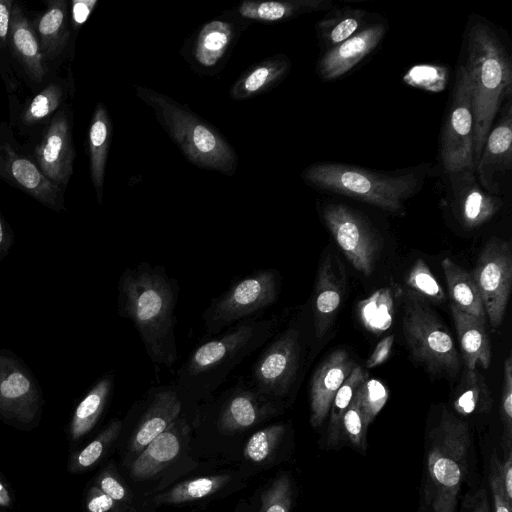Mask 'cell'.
<instances>
[{
	"mask_svg": "<svg viewBox=\"0 0 512 512\" xmlns=\"http://www.w3.org/2000/svg\"><path fill=\"white\" fill-rule=\"evenodd\" d=\"M120 293L123 314L134 323L153 363L171 366L177 358L176 297L164 270L149 265L128 269Z\"/></svg>",
	"mask_w": 512,
	"mask_h": 512,
	"instance_id": "obj_2",
	"label": "cell"
},
{
	"mask_svg": "<svg viewBox=\"0 0 512 512\" xmlns=\"http://www.w3.org/2000/svg\"><path fill=\"white\" fill-rule=\"evenodd\" d=\"M8 46L27 77L42 83L47 72L39 40L23 9L13 3L8 34Z\"/></svg>",
	"mask_w": 512,
	"mask_h": 512,
	"instance_id": "obj_21",
	"label": "cell"
},
{
	"mask_svg": "<svg viewBox=\"0 0 512 512\" xmlns=\"http://www.w3.org/2000/svg\"><path fill=\"white\" fill-rule=\"evenodd\" d=\"M13 1L0 0V48L7 49ZM9 48V47H8Z\"/></svg>",
	"mask_w": 512,
	"mask_h": 512,
	"instance_id": "obj_50",
	"label": "cell"
},
{
	"mask_svg": "<svg viewBox=\"0 0 512 512\" xmlns=\"http://www.w3.org/2000/svg\"><path fill=\"white\" fill-rule=\"evenodd\" d=\"M369 378V374L356 365L336 392L329 410L327 444L334 446L341 440V421L357 388Z\"/></svg>",
	"mask_w": 512,
	"mask_h": 512,
	"instance_id": "obj_35",
	"label": "cell"
},
{
	"mask_svg": "<svg viewBox=\"0 0 512 512\" xmlns=\"http://www.w3.org/2000/svg\"><path fill=\"white\" fill-rule=\"evenodd\" d=\"M292 485L288 475L276 478L261 495L260 512H290Z\"/></svg>",
	"mask_w": 512,
	"mask_h": 512,
	"instance_id": "obj_40",
	"label": "cell"
},
{
	"mask_svg": "<svg viewBox=\"0 0 512 512\" xmlns=\"http://www.w3.org/2000/svg\"><path fill=\"white\" fill-rule=\"evenodd\" d=\"M180 411L181 401L176 392L165 390L156 394L131 437V453L137 456L177 420Z\"/></svg>",
	"mask_w": 512,
	"mask_h": 512,
	"instance_id": "obj_25",
	"label": "cell"
},
{
	"mask_svg": "<svg viewBox=\"0 0 512 512\" xmlns=\"http://www.w3.org/2000/svg\"><path fill=\"white\" fill-rule=\"evenodd\" d=\"M470 440L468 424L444 409L428 437L424 496L432 512H455Z\"/></svg>",
	"mask_w": 512,
	"mask_h": 512,
	"instance_id": "obj_5",
	"label": "cell"
},
{
	"mask_svg": "<svg viewBox=\"0 0 512 512\" xmlns=\"http://www.w3.org/2000/svg\"><path fill=\"white\" fill-rule=\"evenodd\" d=\"M120 422H115L99 438L91 442L78 456V463L82 467H88L94 464L102 455L106 444L114 439L120 431Z\"/></svg>",
	"mask_w": 512,
	"mask_h": 512,
	"instance_id": "obj_44",
	"label": "cell"
},
{
	"mask_svg": "<svg viewBox=\"0 0 512 512\" xmlns=\"http://www.w3.org/2000/svg\"><path fill=\"white\" fill-rule=\"evenodd\" d=\"M314 292L315 334L321 339L330 328L345 292L342 264L330 252L325 253L319 264Z\"/></svg>",
	"mask_w": 512,
	"mask_h": 512,
	"instance_id": "obj_20",
	"label": "cell"
},
{
	"mask_svg": "<svg viewBox=\"0 0 512 512\" xmlns=\"http://www.w3.org/2000/svg\"><path fill=\"white\" fill-rule=\"evenodd\" d=\"M367 429L368 425L365 423L360 409L352 399L341 421V439L345 438L351 446L364 452L367 447Z\"/></svg>",
	"mask_w": 512,
	"mask_h": 512,
	"instance_id": "obj_41",
	"label": "cell"
},
{
	"mask_svg": "<svg viewBox=\"0 0 512 512\" xmlns=\"http://www.w3.org/2000/svg\"><path fill=\"white\" fill-rule=\"evenodd\" d=\"M478 288L488 322L497 329L505 316L512 284L510 243L490 239L478 256L471 273Z\"/></svg>",
	"mask_w": 512,
	"mask_h": 512,
	"instance_id": "obj_10",
	"label": "cell"
},
{
	"mask_svg": "<svg viewBox=\"0 0 512 512\" xmlns=\"http://www.w3.org/2000/svg\"><path fill=\"white\" fill-rule=\"evenodd\" d=\"M109 384L101 382L85 399L79 404L75 414L73 435L78 437L87 432L96 421L108 394Z\"/></svg>",
	"mask_w": 512,
	"mask_h": 512,
	"instance_id": "obj_38",
	"label": "cell"
},
{
	"mask_svg": "<svg viewBox=\"0 0 512 512\" xmlns=\"http://www.w3.org/2000/svg\"><path fill=\"white\" fill-rule=\"evenodd\" d=\"M229 480L230 476L228 475H213L188 480L155 496L152 503L154 505H168L198 500L214 494L225 486Z\"/></svg>",
	"mask_w": 512,
	"mask_h": 512,
	"instance_id": "obj_34",
	"label": "cell"
},
{
	"mask_svg": "<svg viewBox=\"0 0 512 512\" xmlns=\"http://www.w3.org/2000/svg\"><path fill=\"white\" fill-rule=\"evenodd\" d=\"M285 433L283 424H274L254 433L244 448V457L254 463L267 460Z\"/></svg>",
	"mask_w": 512,
	"mask_h": 512,
	"instance_id": "obj_37",
	"label": "cell"
},
{
	"mask_svg": "<svg viewBox=\"0 0 512 512\" xmlns=\"http://www.w3.org/2000/svg\"><path fill=\"white\" fill-rule=\"evenodd\" d=\"M512 167V105L505 102L497 124L490 129L483 145L475 173L481 187L498 195L499 177Z\"/></svg>",
	"mask_w": 512,
	"mask_h": 512,
	"instance_id": "obj_17",
	"label": "cell"
},
{
	"mask_svg": "<svg viewBox=\"0 0 512 512\" xmlns=\"http://www.w3.org/2000/svg\"><path fill=\"white\" fill-rule=\"evenodd\" d=\"M67 85L62 80L47 84L21 111L18 124L22 129H30L41 124H48L52 116L64 104Z\"/></svg>",
	"mask_w": 512,
	"mask_h": 512,
	"instance_id": "obj_33",
	"label": "cell"
},
{
	"mask_svg": "<svg viewBox=\"0 0 512 512\" xmlns=\"http://www.w3.org/2000/svg\"><path fill=\"white\" fill-rule=\"evenodd\" d=\"M386 31V23H372L347 40L325 50L317 63L319 77L323 81H334L345 75L379 45Z\"/></svg>",
	"mask_w": 512,
	"mask_h": 512,
	"instance_id": "obj_18",
	"label": "cell"
},
{
	"mask_svg": "<svg viewBox=\"0 0 512 512\" xmlns=\"http://www.w3.org/2000/svg\"><path fill=\"white\" fill-rule=\"evenodd\" d=\"M493 399L483 375L465 368L453 397V407L461 415L490 412Z\"/></svg>",
	"mask_w": 512,
	"mask_h": 512,
	"instance_id": "obj_32",
	"label": "cell"
},
{
	"mask_svg": "<svg viewBox=\"0 0 512 512\" xmlns=\"http://www.w3.org/2000/svg\"><path fill=\"white\" fill-rule=\"evenodd\" d=\"M323 220L351 265L370 276L380 253V239L374 227L358 211L341 203H329Z\"/></svg>",
	"mask_w": 512,
	"mask_h": 512,
	"instance_id": "obj_9",
	"label": "cell"
},
{
	"mask_svg": "<svg viewBox=\"0 0 512 512\" xmlns=\"http://www.w3.org/2000/svg\"><path fill=\"white\" fill-rule=\"evenodd\" d=\"M114 506L115 501L100 490L89 500L87 508L90 512H108Z\"/></svg>",
	"mask_w": 512,
	"mask_h": 512,
	"instance_id": "obj_52",
	"label": "cell"
},
{
	"mask_svg": "<svg viewBox=\"0 0 512 512\" xmlns=\"http://www.w3.org/2000/svg\"><path fill=\"white\" fill-rule=\"evenodd\" d=\"M261 395L248 390L235 392L220 414L219 430L226 434L239 432L273 414L275 407Z\"/></svg>",
	"mask_w": 512,
	"mask_h": 512,
	"instance_id": "obj_26",
	"label": "cell"
},
{
	"mask_svg": "<svg viewBox=\"0 0 512 512\" xmlns=\"http://www.w3.org/2000/svg\"><path fill=\"white\" fill-rule=\"evenodd\" d=\"M30 388L29 380L21 373L10 374L0 385V392L6 398H17Z\"/></svg>",
	"mask_w": 512,
	"mask_h": 512,
	"instance_id": "obj_46",
	"label": "cell"
},
{
	"mask_svg": "<svg viewBox=\"0 0 512 512\" xmlns=\"http://www.w3.org/2000/svg\"><path fill=\"white\" fill-rule=\"evenodd\" d=\"M465 368L488 369L491 364V344L486 319L458 310L451 305Z\"/></svg>",
	"mask_w": 512,
	"mask_h": 512,
	"instance_id": "obj_23",
	"label": "cell"
},
{
	"mask_svg": "<svg viewBox=\"0 0 512 512\" xmlns=\"http://www.w3.org/2000/svg\"><path fill=\"white\" fill-rule=\"evenodd\" d=\"M367 17L360 8L331 9L315 26L320 44L328 50L347 40L362 29Z\"/></svg>",
	"mask_w": 512,
	"mask_h": 512,
	"instance_id": "obj_31",
	"label": "cell"
},
{
	"mask_svg": "<svg viewBox=\"0 0 512 512\" xmlns=\"http://www.w3.org/2000/svg\"><path fill=\"white\" fill-rule=\"evenodd\" d=\"M74 158L72 114L63 106L46 125L32 159L51 183L64 190L73 174Z\"/></svg>",
	"mask_w": 512,
	"mask_h": 512,
	"instance_id": "obj_12",
	"label": "cell"
},
{
	"mask_svg": "<svg viewBox=\"0 0 512 512\" xmlns=\"http://www.w3.org/2000/svg\"><path fill=\"white\" fill-rule=\"evenodd\" d=\"M291 65L289 57L276 54L249 66L231 86L230 97L242 101L272 90L286 78Z\"/></svg>",
	"mask_w": 512,
	"mask_h": 512,
	"instance_id": "obj_22",
	"label": "cell"
},
{
	"mask_svg": "<svg viewBox=\"0 0 512 512\" xmlns=\"http://www.w3.org/2000/svg\"><path fill=\"white\" fill-rule=\"evenodd\" d=\"M299 332L289 328L279 334L257 359L253 377L262 395L282 397L290 389L300 361Z\"/></svg>",
	"mask_w": 512,
	"mask_h": 512,
	"instance_id": "obj_14",
	"label": "cell"
},
{
	"mask_svg": "<svg viewBox=\"0 0 512 512\" xmlns=\"http://www.w3.org/2000/svg\"><path fill=\"white\" fill-rule=\"evenodd\" d=\"M2 238H3V229H2V224H1V221H0V243L2 241Z\"/></svg>",
	"mask_w": 512,
	"mask_h": 512,
	"instance_id": "obj_55",
	"label": "cell"
},
{
	"mask_svg": "<svg viewBox=\"0 0 512 512\" xmlns=\"http://www.w3.org/2000/svg\"><path fill=\"white\" fill-rule=\"evenodd\" d=\"M0 178L47 205H56L63 190L51 183L14 137L11 127L0 123Z\"/></svg>",
	"mask_w": 512,
	"mask_h": 512,
	"instance_id": "obj_13",
	"label": "cell"
},
{
	"mask_svg": "<svg viewBox=\"0 0 512 512\" xmlns=\"http://www.w3.org/2000/svg\"><path fill=\"white\" fill-rule=\"evenodd\" d=\"M446 175L451 209L464 228L481 227L501 209L502 199L481 187L475 170H462Z\"/></svg>",
	"mask_w": 512,
	"mask_h": 512,
	"instance_id": "obj_16",
	"label": "cell"
},
{
	"mask_svg": "<svg viewBox=\"0 0 512 512\" xmlns=\"http://www.w3.org/2000/svg\"><path fill=\"white\" fill-rule=\"evenodd\" d=\"M473 110L475 167L502 102L511 98L512 63L507 48L491 24L470 19L466 29V62Z\"/></svg>",
	"mask_w": 512,
	"mask_h": 512,
	"instance_id": "obj_1",
	"label": "cell"
},
{
	"mask_svg": "<svg viewBox=\"0 0 512 512\" xmlns=\"http://www.w3.org/2000/svg\"><path fill=\"white\" fill-rule=\"evenodd\" d=\"M8 501L7 494L3 488V486L0 484V504H6Z\"/></svg>",
	"mask_w": 512,
	"mask_h": 512,
	"instance_id": "obj_54",
	"label": "cell"
},
{
	"mask_svg": "<svg viewBox=\"0 0 512 512\" xmlns=\"http://www.w3.org/2000/svg\"><path fill=\"white\" fill-rule=\"evenodd\" d=\"M501 417L504 425L502 444L508 451L511 449L512 439V357L510 354L504 361Z\"/></svg>",
	"mask_w": 512,
	"mask_h": 512,
	"instance_id": "obj_42",
	"label": "cell"
},
{
	"mask_svg": "<svg viewBox=\"0 0 512 512\" xmlns=\"http://www.w3.org/2000/svg\"><path fill=\"white\" fill-rule=\"evenodd\" d=\"M442 269L452 306L460 311L486 319L480 293L472 274L450 258L443 259Z\"/></svg>",
	"mask_w": 512,
	"mask_h": 512,
	"instance_id": "obj_30",
	"label": "cell"
},
{
	"mask_svg": "<svg viewBox=\"0 0 512 512\" xmlns=\"http://www.w3.org/2000/svg\"><path fill=\"white\" fill-rule=\"evenodd\" d=\"M279 290L274 270H259L235 282L204 313L209 333H218L275 303Z\"/></svg>",
	"mask_w": 512,
	"mask_h": 512,
	"instance_id": "obj_8",
	"label": "cell"
},
{
	"mask_svg": "<svg viewBox=\"0 0 512 512\" xmlns=\"http://www.w3.org/2000/svg\"><path fill=\"white\" fill-rule=\"evenodd\" d=\"M404 79L411 85L420 86L431 91H439L444 87L446 72L436 66H415L405 75Z\"/></svg>",
	"mask_w": 512,
	"mask_h": 512,
	"instance_id": "obj_43",
	"label": "cell"
},
{
	"mask_svg": "<svg viewBox=\"0 0 512 512\" xmlns=\"http://www.w3.org/2000/svg\"><path fill=\"white\" fill-rule=\"evenodd\" d=\"M402 327L411 355L430 374L457 375L461 363L454 340L438 316L419 296H407Z\"/></svg>",
	"mask_w": 512,
	"mask_h": 512,
	"instance_id": "obj_6",
	"label": "cell"
},
{
	"mask_svg": "<svg viewBox=\"0 0 512 512\" xmlns=\"http://www.w3.org/2000/svg\"><path fill=\"white\" fill-rule=\"evenodd\" d=\"M301 177L317 190L342 195L399 213L404 202L422 186V174L416 169L384 172L364 167L317 162L306 167Z\"/></svg>",
	"mask_w": 512,
	"mask_h": 512,
	"instance_id": "obj_4",
	"label": "cell"
},
{
	"mask_svg": "<svg viewBox=\"0 0 512 512\" xmlns=\"http://www.w3.org/2000/svg\"><path fill=\"white\" fill-rule=\"evenodd\" d=\"M439 158L446 174L475 170L470 79L460 65L439 139Z\"/></svg>",
	"mask_w": 512,
	"mask_h": 512,
	"instance_id": "obj_7",
	"label": "cell"
},
{
	"mask_svg": "<svg viewBox=\"0 0 512 512\" xmlns=\"http://www.w3.org/2000/svg\"><path fill=\"white\" fill-rule=\"evenodd\" d=\"M250 24L232 10L226 11L200 26L186 40L181 54L197 73L214 74L225 65L239 36Z\"/></svg>",
	"mask_w": 512,
	"mask_h": 512,
	"instance_id": "obj_11",
	"label": "cell"
},
{
	"mask_svg": "<svg viewBox=\"0 0 512 512\" xmlns=\"http://www.w3.org/2000/svg\"><path fill=\"white\" fill-rule=\"evenodd\" d=\"M355 366V361L344 349L334 350L318 366L310 387V423L313 427L323 424L336 392Z\"/></svg>",
	"mask_w": 512,
	"mask_h": 512,
	"instance_id": "obj_19",
	"label": "cell"
},
{
	"mask_svg": "<svg viewBox=\"0 0 512 512\" xmlns=\"http://www.w3.org/2000/svg\"><path fill=\"white\" fill-rule=\"evenodd\" d=\"M388 389L377 379L365 380L355 391L353 400L369 426L387 402Z\"/></svg>",
	"mask_w": 512,
	"mask_h": 512,
	"instance_id": "obj_36",
	"label": "cell"
},
{
	"mask_svg": "<svg viewBox=\"0 0 512 512\" xmlns=\"http://www.w3.org/2000/svg\"><path fill=\"white\" fill-rule=\"evenodd\" d=\"M331 0H244L232 11L248 22L277 23L298 17L305 13L328 10Z\"/></svg>",
	"mask_w": 512,
	"mask_h": 512,
	"instance_id": "obj_24",
	"label": "cell"
},
{
	"mask_svg": "<svg viewBox=\"0 0 512 512\" xmlns=\"http://www.w3.org/2000/svg\"><path fill=\"white\" fill-rule=\"evenodd\" d=\"M67 9L66 1H53L37 21L35 33L45 63L58 58L65 49L70 34Z\"/></svg>",
	"mask_w": 512,
	"mask_h": 512,
	"instance_id": "obj_29",
	"label": "cell"
},
{
	"mask_svg": "<svg viewBox=\"0 0 512 512\" xmlns=\"http://www.w3.org/2000/svg\"><path fill=\"white\" fill-rule=\"evenodd\" d=\"M468 512H491L490 505L485 490H478L468 498Z\"/></svg>",
	"mask_w": 512,
	"mask_h": 512,
	"instance_id": "obj_53",
	"label": "cell"
},
{
	"mask_svg": "<svg viewBox=\"0 0 512 512\" xmlns=\"http://www.w3.org/2000/svg\"><path fill=\"white\" fill-rule=\"evenodd\" d=\"M490 486L495 512H510L512 504L507 501L499 472V459L495 456L491 460Z\"/></svg>",
	"mask_w": 512,
	"mask_h": 512,
	"instance_id": "obj_45",
	"label": "cell"
},
{
	"mask_svg": "<svg viewBox=\"0 0 512 512\" xmlns=\"http://www.w3.org/2000/svg\"><path fill=\"white\" fill-rule=\"evenodd\" d=\"M264 322L240 323L219 337L198 346L186 363L189 376L206 375L244 356L264 333Z\"/></svg>",
	"mask_w": 512,
	"mask_h": 512,
	"instance_id": "obj_15",
	"label": "cell"
},
{
	"mask_svg": "<svg viewBox=\"0 0 512 512\" xmlns=\"http://www.w3.org/2000/svg\"><path fill=\"white\" fill-rule=\"evenodd\" d=\"M112 138V121L108 110L97 103L88 131L89 171L98 201L101 203L104 175Z\"/></svg>",
	"mask_w": 512,
	"mask_h": 512,
	"instance_id": "obj_28",
	"label": "cell"
},
{
	"mask_svg": "<svg viewBox=\"0 0 512 512\" xmlns=\"http://www.w3.org/2000/svg\"><path fill=\"white\" fill-rule=\"evenodd\" d=\"M394 343V335H388L382 339L372 351L366 361L367 368H374L383 364L389 357Z\"/></svg>",
	"mask_w": 512,
	"mask_h": 512,
	"instance_id": "obj_49",
	"label": "cell"
},
{
	"mask_svg": "<svg viewBox=\"0 0 512 512\" xmlns=\"http://www.w3.org/2000/svg\"><path fill=\"white\" fill-rule=\"evenodd\" d=\"M100 490L114 501H129L131 498L127 487L112 474H106L101 478Z\"/></svg>",
	"mask_w": 512,
	"mask_h": 512,
	"instance_id": "obj_47",
	"label": "cell"
},
{
	"mask_svg": "<svg viewBox=\"0 0 512 512\" xmlns=\"http://www.w3.org/2000/svg\"><path fill=\"white\" fill-rule=\"evenodd\" d=\"M136 96L193 165L233 176L238 156L225 137L189 107L151 88L135 86Z\"/></svg>",
	"mask_w": 512,
	"mask_h": 512,
	"instance_id": "obj_3",
	"label": "cell"
},
{
	"mask_svg": "<svg viewBox=\"0 0 512 512\" xmlns=\"http://www.w3.org/2000/svg\"><path fill=\"white\" fill-rule=\"evenodd\" d=\"M499 472L507 501L512 503V451H507L503 462L499 460Z\"/></svg>",
	"mask_w": 512,
	"mask_h": 512,
	"instance_id": "obj_51",
	"label": "cell"
},
{
	"mask_svg": "<svg viewBox=\"0 0 512 512\" xmlns=\"http://www.w3.org/2000/svg\"><path fill=\"white\" fill-rule=\"evenodd\" d=\"M182 439L176 421L152 440L135 458L130 467V476L146 480L172 463L181 451Z\"/></svg>",
	"mask_w": 512,
	"mask_h": 512,
	"instance_id": "obj_27",
	"label": "cell"
},
{
	"mask_svg": "<svg viewBox=\"0 0 512 512\" xmlns=\"http://www.w3.org/2000/svg\"><path fill=\"white\" fill-rule=\"evenodd\" d=\"M407 285L431 301L442 302L445 300L442 287L422 259H418L412 266L407 278Z\"/></svg>",
	"mask_w": 512,
	"mask_h": 512,
	"instance_id": "obj_39",
	"label": "cell"
},
{
	"mask_svg": "<svg viewBox=\"0 0 512 512\" xmlns=\"http://www.w3.org/2000/svg\"><path fill=\"white\" fill-rule=\"evenodd\" d=\"M97 0H73L71 3V19L75 30H78L89 18Z\"/></svg>",
	"mask_w": 512,
	"mask_h": 512,
	"instance_id": "obj_48",
	"label": "cell"
}]
</instances>
